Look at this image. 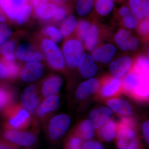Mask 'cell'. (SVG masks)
<instances>
[{
    "label": "cell",
    "mask_w": 149,
    "mask_h": 149,
    "mask_svg": "<svg viewBox=\"0 0 149 149\" xmlns=\"http://www.w3.org/2000/svg\"><path fill=\"white\" fill-rule=\"evenodd\" d=\"M42 50L50 65L56 69H61L65 65L63 54L53 40L44 39L42 43Z\"/></svg>",
    "instance_id": "6da1fadb"
},
{
    "label": "cell",
    "mask_w": 149,
    "mask_h": 149,
    "mask_svg": "<svg viewBox=\"0 0 149 149\" xmlns=\"http://www.w3.org/2000/svg\"><path fill=\"white\" fill-rule=\"evenodd\" d=\"M83 52L82 43L75 39L68 40L63 46L64 59L68 65L72 68L78 66Z\"/></svg>",
    "instance_id": "7a4b0ae2"
},
{
    "label": "cell",
    "mask_w": 149,
    "mask_h": 149,
    "mask_svg": "<svg viewBox=\"0 0 149 149\" xmlns=\"http://www.w3.org/2000/svg\"><path fill=\"white\" fill-rule=\"evenodd\" d=\"M70 121V118L66 114L58 115L53 118L49 127L51 139L54 140L60 139L69 128Z\"/></svg>",
    "instance_id": "3957f363"
},
{
    "label": "cell",
    "mask_w": 149,
    "mask_h": 149,
    "mask_svg": "<svg viewBox=\"0 0 149 149\" xmlns=\"http://www.w3.org/2000/svg\"><path fill=\"white\" fill-rule=\"evenodd\" d=\"M4 137L12 143L19 146L29 147L35 143L36 136L31 133L9 130L6 132Z\"/></svg>",
    "instance_id": "277c9868"
},
{
    "label": "cell",
    "mask_w": 149,
    "mask_h": 149,
    "mask_svg": "<svg viewBox=\"0 0 149 149\" xmlns=\"http://www.w3.org/2000/svg\"><path fill=\"white\" fill-rule=\"evenodd\" d=\"M17 58L22 61L38 62L43 58L40 51L34 46L29 44H24L19 46L16 51Z\"/></svg>",
    "instance_id": "5b68a950"
},
{
    "label": "cell",
    "mask_w": 149,
    "mask_h": 149,
    "mask_svg": "<svg viewBox=\"0 0 149 149\" xmlns=\"http://www.w3.org/2000/svg\"><path fill=\"white\" fill-rule=\"evenodd\" d=\"M44 68L38 62H29L22 70L20 77L24 82H32L39 79L42 75Z\"/></svg>",
    "instance_id": "8992f818"
},
{
    "label": "cell",
    "mask_w": 149,
    "mask_h": 149,
    "mask_svg": "<svg viewBox=\"0 0 149 149\" xmlns=\"http://www.w3.org/2000/svg\"><path fill=\"white\" fill-rule=\"evenodd\" d=\"M132 60L128 56H123L116 59L111 63V73L116 78H121L129 71L132 66Z\"/></svg>",
    "instance_id": "52a82bcc"
},
{
    "label": "cell",
    "mask_w": 149,
    "mask_h": 149,
    "mask_svg": "<svg viewBox=\"0 0 149 149\" xmlns=\"http://www.w3.org/2000/svg\"><path fill=\"white\" fill-rule=\"evenodd\" d=\"M112 113L110 108L102 107L91 111L89 114V118L94 128L98 129L109 121Z\"/></svg>",
    "instance_id": "ba28073f"
},
{
    "label": "cell",
    "mask_w": 149,
    "mask_h": 149,
    "mask_svg": "<svg viewBox=\"0 0 149 149\" xmlns=\"http://www.w3.org/2000/svg\"><path fill=\"white\" fill-rule=\"evenodd\" d=\"M78 66L80 74L85 78H92L97 72V66L89 54H83Z\"/></svg>",
    "instance_id": "9c48e42d"
},
{
    "label": "cell",
    "mask_w": 149,
    "mask_h": 149,
    "mask_svg": "<svg viewBox=\"0 0 149 149\" xmlns=\"http://www.w3.org/2000/svg\"><path fill=\"white\" fill-rule=\"evenodd\" d=\"M38 100L36 88L33 85L27 87L21 96L22 105L26 110L31 113H34L37 108Z\"/></svg>",
    "instance_id": "30bf717a"
},
{
    "label": "cell",
    "mask_w": 149,
    "mask_h": 149,
    "mask_svg": "<svg viewBox=\"0 0 149 149\" xmlns=\"http://www.w3.org/2000/svg\"><path fill=\"white\" fill-rule=\"evenodd\" d=\"M100 85L98 80L95 78H90L79 85L76 91V97L80 100L87 98L98 91Z\"/></svg>",
    "instance_id": "8fae6325"
},
{
    "label": "cell",
    "mask_w": 149,
    "mask_h": 149,
    "mask_svg": "<svg viewBox=\"0 0 149 149\" xmlns=\"http://www.w3.org/2000/svg\"><path fill=\"white\" fill-rule=\"evenodd\" d=\"M131 12L139 19H143L148 16L149 0H129Z\"/></svg>",
    "instance_id": "7c38bea8"
},
{
    "label": "cell",
    "mask_w": 149,
    "mask_h": 149,
    "mask_svg": "<svg viewBox=\"0 0 149 149\" xmlns=\"http://www.w3.org/2000/svg\"><path fill=\"white\" fill-rule=\"evenodd\" d=\"M62 80L58 76H52L48 78L43 85L42 94L45 97L53 95L57 93L62 85Z\"/></svg>",
    "instance_id": "4fadbf2b"
},
{
    "label": "cell",
    "mask_w": 149,
    "mask_h": 149,
    "mask_svg": "<svg viewBox=\"0 0 149 149\" xmlns=\"http://www.w3.org/2000/svg\"><path fill=\"white\" fill-rule=\"evenodd\" d=\"M108 105L111 109L118 114L125 116L132 114V107L128 102L123 99H111L108 102Z\"/></svg>",
    "instance_id": "5bb4252c"
},
{
    "label": "cell",
    "mask_w": 149,
    "mask_h": 149,
    "mask_svg": "<svg viewBox=\"0 0 149 149\" xmlns=\"http://www.w3.org/2000/svg\"><path fill=\"white\" fill-rule=\"evenodd\" d=\"M59 104L60 99L57 96L53 95L48 97L38 108V116L42 117L53 111L58 107Z\"/></svg>",
    "instance_id": "9a60e30c"
},
{
    "label": "cell",
    "mask_w": 149,
    "mask_h": 149,
    "mask_svg": "<svg viewBox=\"0 0 149 149\" xmlns=\"http://www.w3.org/2000/svg\"><path fill=\"white\" fill-rule=\"evenodd\" d=\"M98 54V61L102 63H109L116 53V49L113 45L107 44L95 49Z\"/></svg>",
    "instance_id": "2e32d148"
},
{
    "label": "cell",
    "mask_w": 149,
    "mask_h": 149,
    "mask_svg": "<svg viewBox=\"0 0 149 149\" xmlns=\"http://www.w3.org/2000/svg\"><path fill=\"white\" fill-rule=\"evenodd\" d=\"M56 8V6L54 3H46L37 7L35 13L41 19H49L54 16Z\"/></svg>",
    "instance_id": "e0dca14e"
},
{
    "label": "cell",
    "mask_w": 149,
    "mask_h": 149,
    "mask_svg": "<svg viewBox=\"0 0 149 149\" xmlns=\"http://www.w3.org/2000/svg\"><path fill=\"white\" fill-rule=\"evenodd\" d=\"M98 38V28L96 25L93 24L91 26L84 42L88 50L91 52L95 49L97 45Z\"/></svg>",
    "instance_id": "ac0fdd59"
},
{
    "label": "cell",
    "mask_w": 149,
    "mask_h": 149,
    "mask_svg": "<svg viewBox=\"0 0 149 149\" xmlns=\"http://www.w3.org/2000/svg\"><path fill=\"white\" fill-rule=\"evenodd\" d=\"M117 133V127L116 123L110 120L102 127L100 131V135L105 141L110 142L115 138Z\"/></svg>",
    "instance_id": "d6986e66"
},
{
    "label": "cell",
    "mask_w": 149,
    "mask_h": 149,
    "mask_svg": "<svg viewBox=\"0 0 149 149\" xmlns=\"http://www.w3.org/2000/svg\"><path fill=\"white\" fill-rule=\"evenodd\" d=\"M114 0H95V8L97 13L102 16H107L113 10Z\"/></svg>",
    "instance_id": "ffe728a7"
},
{
    "label": "cell",
    "mask_w": 149,
    "mask_h": 149,
    "mask_svg": "<svg viewBox=\"0 0 149 149\" xmlns=\"http://www.w3.org/2000/svg\"><path fill=\"white\" fill-rule=\"evenodd\" d=\"M32 8L29 5L26 4L15 10L14 20L19 24H24L31 15Z\"/></svg>",
    "instance_id": "44dd1931"
},
{
    "label": "cell",
    "mask_w": 149,
    "mask_h": 149,
    "mask_svg": "<svg viewBox=\"0 0 149 149\" xmlns=\"http://www.w3.org/2000/svg\"><path fill=\"white\" fill-rule=\"evenodd\" d=\"M131 35L130 32L126 29H120L116 33L115 40L118 47L121 50H128V41Z\"/></svg>",
    "instance_id": "7402d4cb"
},
{
    "label": "cell",
    "mask_w": 149,
    "mask_h": 149,
    "mask_svg": "<svg viewBox=\"0 0 149 149\" xmlns=\"http://www.w3.org/2000/svg\"><path fill=\"white\" fill-rule=\"evenodd\" d=\"M79 132V135L83 140L90 141L93 139L95 135V129L91 120L83 121L80 125Z\"/></svg>",
    "instance_id": "603a6c76"
},
{
    "label": "cell",
    "mask_w": 149,
    "mask_h": 149,
    "mask_svg": "<svg viewBox=\"0 0 149 149\" xmlns=\"http://www.w3.org/2000/svg\"><path fill=\"white\" fill-rule=\"evenodd\" d=\"M77 22L74 15H70L62 24L61 32L63 36L67 37L70 35L77 28Z\"/></svg>",
    "instance_id": "cb8c5ba5"
},
{
    "label": "cell",
    "mask_w": 149,
    "mask_h": 149,
    "mask_svg": "<svg viewBox=\"0 0 149 149\" xmlns=\"http://www.w3.org/2000/svg\"><path fill=\"white\" fill-rule=\"evenodd\" d=\"M141 83V77L140 75L136 73H130L124 79V87L128 91H136L140 87Z\"/></svg>",
    "instance_id": "d4e9b609"
},
{
    "label": "cell",
    "mask_w": 149,
    "mask_h": 149,
    "mask_svg": "<svg viewBox=\"0 0 149 149\" xmlns=\"http://www.w3.org/2000/svg\"><path fill=\"white\" fill-rule=\"evenodd\" d=\"M95 0H77L76 9L80 16H85L92 11Z\"/></svg>",
    "instance_id": "484cf974"
},
{
    "label": "cell",
    "mask_w": 149,
    "mask_h": 149,
    "mask_svg": "<svg viewBox=\"0 0 149 149\" xmlns=\"http://www.w3.org/2000/svg\"><path fill=\"white\" fill-rule=\"evenodd\" d=\"M91 26V23L86 20H80L77 23L78 37L81 41L84 42Z\"/></svg>",
    "instance_id": "4316f807"
},
{
    "label": "cell",
    "mask_w": 149,
    "mask_h": 149,
    "mask_svg": "<svg viewBox=\"0 0 149 149\" xmlns=\"http://www.w3.org/2000/svg\"><path fill=\"white\" fill-rule=\"evenodd\" d=\"M135 136V133L128 127H123L117 134V139H121L131 143Z\"/></svg>",
    "instance_id": "83f0119b"
},
{
    "label": "cell",
    "mask_w": 149,
    "mask_h": 149,
    "mask_svg": "<svg viewBox=\"0 0 149 149\" xmlns=\"http://www.w3.org/2000/svg\"><path fill=\"white\" fill-rule=\"evenodd\" d=\"M0 7L10 18L14 20L15 8L13 0H0Z\"/></svg>",
    "instance_id": "f1b7e54d"
},
{
    "label": "cell",
    "mask_w": 149,
    "mask_h": 149,
    "mask_svg": "<svg viewBox=\"0 0 149 149\" xmlns=\"http://www.w3.org/2000/svg\"><path fill=\"white\" fill-rule=\"evenodd\" d=\"M29 117L28 112L26 110H21L16 116L11 119L10 123L14 127L17 128L27 120Z\"/></svg>",
    "instance_id": "f546056e"
},
{
    "label": "cell",
    "mask_w": 149,
    "mask_h": 149,
    "mask_svg": "<svg viewBox=\"0 0 149 149\" xmlns=\"http://www.w3.org/2000/svg\"><path fill=\"white\" fill-rule=\"evenodd\" d=\"M120 81L117 78L112 80L111 83L107 85L103 90V94L105 96L112 95L118 91L120 87Z\"/></svg>",
    "instance_id": "4dcf8cb0"
},
{
    "label": "cell",
    "mask_w": 149,
    "mask_h": 149,
    "mask_svg": "<svg viewBox=\"0 0 149 149\" xmlns=\"http://www.w3.org/2000/svg\"><path fill=\"white\" fill-rule=\"evenodd\" d=\"M44 32L49 35L56 42H59L62 40L63 35L61 32L58 28L53 26H49L44 29Z\"/></svg>",
    "instance_id": "1f68e13d"
},
{
    "label": "cell",
    "mask_w": 149,
    "mask_h": 149,
    "mask_svg": "<svg viewBox=\"0 0 149 149\" xmlns=\"http://www.w3.org/2000/svg\"><path fill=\"white\" fill-rule=\"evenodd\" d=\"M122 17L123 22L125 27L128 29H133L137 27L138 20L131 11Z\"/></svg>",
    "instance_id": "d6a6232c"
},
{
    "label": "cell",
    "mask_w": 149,
    "mask_h": 149,
    "mask_svg": "<svg viewBox=\"0 0 149 149\" xmlns=\"http://www.w3.org/2000/svg\"><path fill=\"white\" fill-rule=\"evenodd\" d=\"M15 48V43L13 41L6 42L0 46V54L4 56L13 54Z\"/></svg>",
    "instance_id": "836d02e7"
},
{
    "label": "cell",
    "mask_w": 149,
    "mask_h": 149,
    "mask_svg": "<svg viewBox=\"0 0 149 149\" xmlns=\"http://www.w3.org/2000/svg\"><path fill=\"white\" fill-rule=\"evenodd\" d=\"M12 33L11 31L8 29L6 24H0V46L6 42Z\"/></svg>",
    "instance_id": "e575fe53"
},
{
    "label": "cell",
    "mask_w": 149,
    "mask_h": 149,
    "mask_svg": "<svg viewBox=\"0 0 149 149\" xmlns=\"http://www.w3.org/2000/svg\"><path fill=\"white\" fill-rule=\"evenodd\" d=\"M149 66L148 58L145 56H141L137 60L136 63V69L139 72L144 71L148 69Z\"/></svg>",
    "instance_id": "d590c367"
},
{
    "label": "cell",
    "mask_w": 149,
    "mask_h": 149,
    "mask_svg": "<svg viewBox=\"0 0 149 149\" xmlns=\"http://www.w3.org/2000/svg\"><path fill=\"white\" fill-rule=\"evenodd\" d=\"M67 14V9L63 6H60L56 8L53 18L56 21H60L64 19Z\"/></svg>",
    "instance_id": "8d00e7d4"
},
{
    "label": "cell",
    "mask_w": 149,
    "mask_h": 149,
    "mask_svg": "<svg viewBox=\"0 0 149 149\" xmlns=\"http://www.w3.org/2000/svg\"><path fill=\"white\" fill-rule=\"evenodd\" d=\"M82 149H104V147L97 141H88L84 144Z\"/></svg>",
    "instance_id": "74e56055"
},
{
    "label": "cell",
    "mask_w": 149,
    "mask_h": 149,
    "mask_svg": "<svg viewBox=\"0 0 149 149\" xmlns=\"http://www.w3.org/2000/svg\"><path fill=\"white\" fill-rule=\"evenodd\" d=\"M6 67L7 69L8 76L14 77L17 75L19 71L18 67L14 62L7 63Z\"/></svg>",
    "instance_id": "f35d334b"
},
{
    "label": "cell",
    "mask_w": 149,
    "mask_h": 149,
    "mask_svg": "<svg viewBox=\"0 0 149 149\" xmlns=\"http://www.w3.org/2000/svg\"><path fill=\"white\" fill-rule=\"evenodd\" d=\"M8 93L3 89L0 88V111L8 101Z\"/></svg>",
    "instance_id": "ab89813d"
},
{
    "label": "cell",
    "mask_w": 149,
    "mask_h": 149,
    "mask_svg": "<svg viewBox=\"0 0 149 149\" xmlns=\"http://www.w3.org/2000/svg\"><path fill=\"white\" fill-rule=\"evenodd\" d=\"M149 28V20L148 19H145L140 24L139 28V32L141 35H147L148 33Z\"/></svg>",
    "instance_id": "60d3db41"
},
{
    "label": "cell",
    "mask_w": 149,
    "mask_h": 149,
    "mask_svg": "<svg viewBox=\"0 0 149 149\" xmlns=\"http://www.w3.org/2000/svg\"><path fill=\"white\" fill-rule=\"evenodd\" d=\"M82 143L81 139L76 137L72 138L68 143V148L69 149H75L78 148Z\"/></svg>",
    "instance_id": "b9f144b4"
},
{
    "label": "cell",
    "mask_w": 149,
    "mask_h": 149,
    "mask_svg": "<svg viewBox=\"0 0 149 149\" xmlns=\"http://www.w3.org/2000/svg\"><path fill=\"white\" fill-rule=\"evenodd\" d=\"M139 46V41L136 37L131 36L128 43V49L134 51L137 49Z\"/></svg>",
    "instance_id": "7bdbcfd3"
},
{
    "label": "cell",
    "mask_w": 149,
    "mask_h": 149,
    "mask_svg": "<svg viewBox=\"0 0 149 149\" xmlns=\"http://www.w3.org/2000/svg\"><path fill=\"white\" fill-rule=\"evenodd\" d=\"M143 133L147 143L149 142V122L148 121L144 123L143 125Z\"/></svg>",
    "instance_id": "ee69618b"
},
{
    "label": "cell",
    "mask_w": 149,
    "mask_h": 149,
    "mask_svg": "<svg viewBox=\"0 0 149 149\" xmlns=\"http://www.w3.org/2000/svg\"><path fill=\"white\" fill-rule=\"evenodd\" d=\"M130 144L124 140L117 139V147L119 149H127Z\"/></svg>",
    "instance_id": "f6af8a7d"
},
{
    "label": "cell",
    "mask_w": 149,
    "mask_h": 149,
    "mask_svg": "<svg viewBox=\"0 0 149 149\" xmlns=\"http://www.w3.org/2000/svg\"><path fill=\"white\" fill-rule=\"evenodd\" d=\"M8 76L6 67L0 63V79H4Z\"/></svg>",
    "instance_id": "bcb514c9"
},
{
    "label": "cell",
    "mask_w": 149,
    "mask_h": 149,
    "mask_svg": "<svg viewBox=\"0 0 149 149\" xmlns=\"http://www.w3.org/2000/svg\"><path fill=\"white\" fill-rule=\"evenodd\" d=\"M13 1L14 6L15 10L16 8L21 7L22 6L26 5L28 1V0H13Z\"/></svg>",
    "instance_id": "7dc6e473"
},
{
    "label": "cell",
    "mask_w": 149,
    "mask_h": 149,
    "mask_svg": "<svg viewBox=\"0 0 149 149\" xmlns=\"http://www.w3.org/2000/svg\"><path fill=\"white\" fill-rule=\"evenodd\" d=\"M130 12H131V10H130V8L128 7L124 6L120 8L118 11V13L120 16L123 17L128 14Z\"/></svg>",
    "instance_id": "c3c4849f"
},
{
    "label": "cell",
    "mask_w": 149,
    "mask_h": 149,
    "mask_svg": "<svg viewBox=\"0 0 149 149\" xmlns=\"http://www.w3.org/2000/svg\"><path fill=\"white\" fill-rule=\"evenodd\" d=\"M48 0H31L32 5L35 7L47 3Z\"/></svg>",
    "instance_id": "681fc988"
},
{
    "label": "cell",
    "mask_w": 149,
    "mask_h": 149,
    "mask_svg": "<svg viewBox=\"0 0 149 149\" xmlns=\"http://www.w3.org/2000/svg\"><path fill=\"white\" fill-rule=\"evenodd\" d=\"M127 149H140L137 145V143L135 141H132Z\"/></svg>",
    "instance_id": "f907efd6"
},
{
    "label": "cell",
    "mask_w": 149,
    "mask_h": 149,
    "mask_svg": "<svg viewBox=\"0 0 149 149\" xmlns=\"http://www.w3.org/2000/svg\"><path fill=\"white\" fill-rule=\"evenodd\" d=\"M5 17L4 16L2 13L0 12V22H3L5 21Z\"/></svg>",
    "instance_id": "816d5d0a"
},
{
    "label": "cell",
    "mask_w": 149,
    "mask_h": 149,
    "mask_svg": "<svg viewBox=\"0 0 149 149\" xmlns=\"http://www.w3.org/2000/svg\"><path fill=\"white\" fill-rule=\"evenodd\" d=\"M0 149H14V148L8 146H0Z\"/></svg>",
    "instance_id": "f5cc1de1"
},
{
    "label": "cell",
    "mask_w": 149,
    "mask_h": 149,
    "mask_svg": "<svg viewBox=\"0 0 149 149\" xmlns=\"http://www.w3.org/2000/svg\"><path fill=\"white\" fill-rule=\"evenodd\" d=\"M54 1L58 3H63L66 1L67 0H54Z\"/></svg>",
    "instance_id": "db71d44e"
},
{
    "label": "cell",
    "mask_w": 149,
    "mask_h": 149,
    "mask_svg": "<svg viewBox=\"0 0 149 149\" xmlns=\"http://www.w3.org/2000/svg\"><path fill=\"white\" fill-rule=\"evenodd\" d=\"M75 149H80V148H78Z\"/></svg>",
    "instance_id": "11a10c76"
},
{
    "label": "cell",
    "mask_w": 149,
    "mask_h": 149,
    "mask_svg": "<svg viewBox=\"0 0 149 149\" xmlns=\"http://www.w3.org/2000/svg\"></svg>",
    "instance_id": "9f6ffc18"
}]
</instances>
